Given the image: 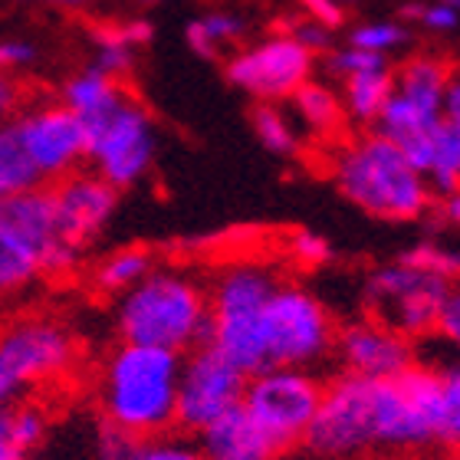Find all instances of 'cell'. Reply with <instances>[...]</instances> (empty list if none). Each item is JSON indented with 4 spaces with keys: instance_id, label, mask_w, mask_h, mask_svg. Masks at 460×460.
<instances>
[{
    "instance_id": "cell-25",
    "label": "cell",
    "mask_w": 460,
    "mask_h": 460,
    "mask_svg": "<svg viewBox=\"0 0 460 460\" xmlns=\"http://www.w3.org/2000/svg\"><path fill=\"white\" fill-rule=\"evenodd\" d=\"M33 188H43L40 174L33 172L30 158L20 148L10 122L0 125V201H10V198L27 194Z\"/></svg>"
},
{
    "instance_id": "cell-5",
    "label": "cell",
    "mask_w": 460,
    "mask_h": 460,
    "mask_svg": "<svg viewBox=\"0 0 460 460\" xmlns=\"http://www.w3.org/2000/svg\"><path fill=\"white\" fill-rule=\"evenodd\" d=\"M279 273L260 260H234L208 287V342L243 375L263 372L260 309L277 289Z\"/></svg>"
},
{
    "instance_id": "cell-22",
    "label": "cell",
    "mask_w": 460,
    "mask_h": 460,
    "mask_svg": "<svg viewBox=\"0 0 460 460\" xmlns=\"http://www.w3.org/2000/svg\"><path fill=\"white\" fill-rule=\"evenodd\" d=\"M392 66L368 69V73H355V76L339 79V99H342L345 119H352L358 125H375L385 102L392 99Z\"/></svg>"
},
{
    "instance_id": "cell-13",
    "label": "cell",
    "mask_w": 460,
    "mask_h": 460,
    "mask_svg": "<svg viewBox=\"0 0 460 460\" xmlns=\"http://www.w3.org/2000/svg\"><path fill=\"white\" fill-rule=\"evenodd\" d=\"M313 69L316 57L287 30L237 47L227 59V79L257 102H289L293 93L313 79Z\"/></svg>"
},
{
    "instance_id": "cell-26",
    "label": "cell",
    "mask_w": 460,
    "mask_h": 460,
    "mask_svg": "<svg viewBox=\"0 0 460 460\" xmlns=\"http://www.w3.org/2000/svg\"><path fill=\"white\" fill-rule=\"evenodd\" d=\"M253 132L267 152L289 158L299 152V125L279 102H257L253 109Z\"/></svg>"
},
{
    "instance_id": "cell-11",
    "label": "cell",
    "mask_w": 460,
    "mask_h": 460,
    "mask_svg": "<svg viewBox=\"0 0 460 460\" xmlns=\"http://www.w3.org/2000/svg\"><path fill=\"white\" fill-rule=\"evenodd\" d=\"M313 454L329 460L358 457L375 451V382L339 375L323 385V398L303 441Z\"/></svg>"
},
{
    "instance_id": "cell-36",
    "label": "cell",
    "mask_w": 460,
    "mask_h": 460,
    "mask_svg": "<svg viewBox=\"0 0 460 460\" xmlns=\"http://www.w3.org/2000/svg\"><path fill=\"white\" fill-rule=\"evenodd\" d=\"M37 59V47L27 43V40H0V73H10L13 69H27L30 63Z\"/></svg>"
},
{
    "instance_id": "cell-33",
    "label": "cell",
    "mask_w": 460,
    "mask_h": 460,
    "mask_svg": "<svg viewBox=\"0 0 460 460\" xmlns=\"http://www.w3.org/2000/svg\"><path fill=\"white\" fill-rule=\"evenodd\" d=\"M382 66H388V59L378 57V53H368V49L349 47V43L329 49V73L339 79L355 76V73H368V69H382Z\"/></svg>"
},
{
    "instance_id": "cell-10",
    "label": "cell",
    "mask_w": 460,
    "mask_h": 460,
    "mask_svg": "<svg viewBox=\"0 0 460 460\" xmlns=\"http://www.w3.org/2000/svg\"><path fill=\"white\" fill-rule=\"evenodd\" d=\"M89 128L86 168L96 172L109 188L122 194L148 178L158 152V132L148 109L138 99L125 96L109 115Z\"/></svg>"
},
{
    "instance_id": "cell-7",
    "label": "cell",
    "mask_w": 460,
    "mask_h": 460,
    "mask_svg": "<svg viewBox=\"0 0 460 460\" xmlns=\"http://www.w3.org/2000/svg\"><path fill=\"white\" fill-rule=\"evenodd\" d=\"M454 293L451 279L431 277L404 263H388L368 273L362 287V303L368 319L382 323L385 329L398 332L402 339L431 336L438 326V313Z\"/></svg>"
},
{
    "instance_id": "cell-3",
    "label": "cell",
    "mask_w": 460,
    "mask_h": 460,
    "mask_svg": "<svg viewBox=\"0 0 460 460\" xmlns=\"http://www.w3.org/2000/svg\"><path fill=\"white\" fill-rule=\"evenodd\" d=\"M115 326L122 342L191 352L208 342V287L188 270L155 267L119 296Z\"/></svg>"
},
{
    "instance_id": "cell-23",
    "label": "cell",
    "mask_w": 460,
    "mask_h": 460,
    "mask_svg": "<svg viewBox=\"0 0 460 460\" xmlns=\"http://www.w3.org/2000/svg\"><path fill=\"white\" fill-rule=\"evenodd\" d=\"M243 20L237 13H227V10H211V13H201L194 17L184 30L188 37V47L204 59H217L227 47H237L240 37H243Z\"/></svg>"
},
{
    "instance_id": "cell-45",
    "label": "cell",
    "mask_w": 460,
    "mask_h": 460,
    "mask_svg": "<svg viewBox=\"0 0 460 460\" xmlns=\"http://www.w3.org/2000/svg\"><path fill=\"white\" fill-rule=\"evenodd\" d=\"M339 4H342V7H345V4H352V0H339Z\"/></svg>"
},
{
    "instance_id": "cell-8",
    "label": "cell",
    "mask_w": 460,
    "mask_h": 460,
    "mask_svg": "<svg viewBox=\"0 0 460 460\" xmlns=\"http://www.w3.org/2000/svg\"><path fill=\"white\" fill-rule=\"evenodd\" d=\"M319 398H323V382L306 368H263L257 375H247L240 408L257 421L277 454H287L306 441Z\"/></svg>"
},
{
    "instance_id": "cell-14",
    "label": "cell",
    "mask_w": 460,
    "mask_h": 460,
    "mask_svg": "<svg viewBox=\"0 0 460 460\" xmlns=\"http://www.w3.org/2000/svg\"><path fill=\"white\" fill-rule=\"evenodd\" d=\"M247 388V375L227 362L211 345H198L181 355L178 394H174V428L184 434L204 431L230 408H237Z\"/></svg>"
},
{
    "instance_id": "cell-21",
    "label": "cell",
    "mask_w": 460,
    "mask_h": 460,
    "mask_svg": "<svg viewBox=\"0 0 460 460\" xmlns=\"http://www.w3.org/2000/svg\"><path fill=\"white\" fill-rule=\"evenodd\" d=\"M289 102H293V112H289L293 115V122L303 125L309 135L326 138V142H342L349 119H345L339 89L309 79L306 86H299L296 93H293Z\"/></svg>"
},
{
    "instance_id": "cell-2",
    "label": "cell",
    "mask_w": 460,
    "mask_h": 460,
    "mask_svg": "<svg viewBox=\"0 0 460 460\" xmlns=\"http://www.w3.org/2000/svg\"><path fill=\"white\" fill-rule=\"evenodd\" d=\"M329 174L342 198L378 221H418L431 211L434 191L408 158L378 132L342 138L329 158Z\"/></svg>"
},
{
    "instance_id": "cell-43",
    "label": "cell",
    "mask_w": 460,
    "mask_h": 460,
    "mask_svg": "<svg viewBox=\"0 0 460 460\" xmlns=\"http://www.w3.org/2000/svg\"><path fill=\"white\" fill-rule=\"evenodd\" d=\"M37 4H49V7H83L86 0H37Z\"/></svg>"
},
{
    "instance_id": "cell-12",
    "label": "cell",
    "mask_w": 460,
    "mask_h": 460,
    "mask_svg": "<svg viewBox=\"0 0 460 460\" xmlns=\"http://www.w3.org/2000/svg\"><path fill=\"white\" fill-rule=\"evenodd\" d=\"M10 128L43 184H53L86 168L89 128L59 99L20 106V112L10 119Z\"/></svg>"
},
{
    "instance_id": "cell-35",
    "label": "cell",
    "mask_w": 460,
    "mask_h": 460,
    "mask_svg": "<svg viewBox=\"0 0 460 460\" xmlns=\"http://www.w3.org/2000/svg\"><path fill=\"white\" fill-rule=\"evenodd\" d=\"M135 438L132 434L119 431V428H112V424L102 421V428H99V438H96V454L99 460H128L135 451Z\"/></svg>"
},
{
    "instance_id": "cell-4",
    "label": "cell",
    "mask_w": 460,
    "mask_h": 460,
    "mask_svg": "<svg viewBox=\"0 0 460 460\" xmlns=\"http://www.w3.org/2000/svg\"><path fill=\"white\" fill-rule=\"evenodd\" d=\"M79 263L57 234L47 184L0 201V299L17 296L40 277H63Z\"/></svg>"
},
{
    "instance_id": "cell-42",
    "label": "cell",
    "mask_w": 460,
    "mask_h": 460,
    "mask_svg": "<svg viewBox=\"0 0 460 460\" xmlns=\"http://www.w3.org/2000/svg\"><path fill=\"white\" fill-rule=\"evenodd\" d=\"M0 460H27V454L10 438V408L4 404H0Z\"/></svg>"
},
{
    "instance_id": "cell-38",
    "label": "cell",
    "mask_w": 460,
    "mask_h": 460,
    "mask_svg": "<svg viewBox=\"0 0 460 460\" xmlns=\"http://www.w3.org/2000/svg\"><path fill=\"white\" fill-rule=\"evenodd\" d=\"M289 37H296L303 47L316 57V53H326V49H332V33H329L326 27H319V23H313V20L306 17H299L296 20V27L287 30Z\"/></svg>"
},
{
    "instance_id": "cell-28",
    "label": "cell",
    "mask_w": 460,
    "mask_h": 460,
    "mask_svg": "<svg viewBox=\"0 0 460 460\" xmlns=\"http://www.w3.org/2000/svg\"><path fill=\"white\" fill-rule=\"evenodd\" d=\"M404 43H408V27L394 23V20H368V23L349 30V47L368 49V53H378L385 59Z\"/></svg>"
},
{
    "instance_id": "cell-1",
    "label": "cell",
    "mask_w": 460,
    "mask_h": 460,
    "mask_svg": "<svg viewBox=\"0 0 460 460\" xmlns=\"http://www.w3.org/2000/svg\"><path fill=\"white\" fill-rule=\"evenodd\" d=\"M181 355L152 345L122 342L109 352L99 372V408L102 421L132 434L135 441L162 438L174 428Z\"/></svg>"
},
{
    "instance_id": "cell-32",
    "label": "cell",
    "mask_w": 460,
    "mask_h": 460,
    "mask_svg": "<svg viewBox=\"0 0 460 460\" xmlns=\"http://www.w3.org/2000/svg\"><path fill=\"white\" fill-rule=\"evenodd\" d=\"M128 460H201V451L188 438L162 434V438H148V441L135 444V451Z\"/></svg>"
},
{
    "instance_id": "cell-15",
    "label": "cell",
    "mask_w": 460,
    "mask_h": 460,
    "mask_svg": "<svg viewBox=\"0 0 460 460\" xmlns=\"http://www.w3.org/2000/svg\"><path fill=\"white\" fill-rule=\"evenodd\" d=\"M47 194L59 240L69 250H76L79 257H83V250L102 237V230L109 227L115 208H119V191L109 188L89 168H79V172L47 184Z\"/></svg>"
},
{
    "instance_id": "cell-18",
    "label": "cell",
    "mask_w": 460,
    "mask_h": 460,
    "mask_svg": "<svg viewBox=\"0 0 460 460\" xmlns=\"http://www.w3.org/2000/svg\"><path fill=\"white\" fill-rule=\"evenodd\" d=\"M198 451L201 460H277V447L257 428L243 408H230L204 431H198Z\"/></svg>"
},
{
    "instance_id": "cell-6",
    "label": "cell",
    "mask_w": 460,
    "mask_h": 460,
    "mask_svg": "<svg viewBox=\"0 0 460 460\" xmlns=\"http://www.w3.org/2000/svg\"><path fill=\"white\" fill-rule=\"evenodd\" d=\"M263 368H306L332 355L336 319L313 289L279 279L257 323Z\"/></svg>"
},
{
    "instance_id": "cell-20",
    "label": "cell",
    "mask_w": 460,
    "mask_h": 460,
    "mask_svg": "<svg viewBox=\"0 0 460 460\" xmlns=\"http://www.w3.org/2000/svg\"><path fill=\"white\" fill-rule=\"evenodd\" d=\"M125 96H128V89L122 86V79L109 76L99 66L79 69L59 89V102L73 115H79L86 125L99 122L102 115H109Z\"/></svg>"
},
{
    "instance_id": "cell-19",
    "label": "cell",
    "mask_w": 460,
    "mask_h": 460,
    "mask_svg": "<svg viewBox=\"0 0 460 460\" xmlns=\"http://www.w3.org/2000/svg\"><path fill=\"white\" fill-rule=\"evenodd\" d=\"M392 76L394 96H402L404 102H411V106L424 109V112L441 115L444 93L457 79V73H454L451 59L441 57V53H418V57L404 59Z\"/></svg>"
},
{
    "instance_id": "cell-29",
    "label": "cell",
    "mask_w": 460,
    "mask_h": 460,
    "mask_svg": "<svg viewBox=\"0 0 460 460\" xmlns=\"http://www.w3.org/2000/svg\"><path fill=\"white\" fill-rule=\"evenodd\" d=\"M93 43H96V63H93V66H99L102 73H109V76H115V79H122L125 73L132 69L135 47L125 43V37L119 33L115 23L99 27L96 33H93Z\"/></svg>"
},
{
    "instance_id": "cell-46",
    "label": "cell",
    "mask_w": 460,
    "mask_h": 460,
    "mask_svg": "<svg viewBox=\"0 0 460 460\" xmlns=\"http://www.w3.org/2000/svg\"><path fill=\"white\" fill-rule=\"evenodd\" d=\"M447 4H457V0H447Z\"/></svg>"
},
{
    "instance_id": "cell-30",
    "label": "cell",
    "mask_w": 460,
    "mask_h": 460,
    "mask_svg": "<svg viewBox=\"0 0 460 460\" xmlns=\"http://www.w3.org/2000/svg\"><path fill=\"white\" fill-rule=\"evenodd\" d=\"M47 431H49V421L40 404L33 402L10 404V438H13V444L23 454L37 451L40 444H43V438H47Z\"/></svg>"
},
{
    "instance_id": "cell-40",
    "label": "cell",
    "mask_w": 460,
    "mask_h": 460,
    "mask_svg": "<svg viewBox=\"0 0 460 460\" xmlns=\"http://www.w3.org/2000/svg\"><path fill=\"white\" fill-rule=\"evenodd\" d=\"M434 332H438L441 339H447V342H457L460 339V296H457V289L447 296V303H444L441 313H438V326H434Z\"/></svg>"
},
{
    "instance_id": "cell-41",
    "label": "cell",
    "mask_w": 460,
    "mask_h": 460,
    "mask_svg": "<svg viewBox=\"0 0 460 460\" xmlns=\"http://www.w3.org/2000/svg\"><path fill=\"white\" fill-rule=\"evenodd\" d=\"M438 221V227H457L460 221V194H438L428 211Z\"/></svg>"
},
{
    "instance_id": "cell-31",
    "label": "cell",
    "mask_w": 460,
    "mask_h": 460,
    "mask_svg": "<svg viewBox=\"0 0 460 460\" xmlns=\"http://www.w3.org/2000/svg\"><path fill=\"white\" fill-rule=\"evenodd\" d=\"M404 20L411 23H421L424 30L431 33H454L457 30V4H447V0H421V4H404L402 10Z\"/></svg>"
},
{
    "instance_id": "cell-27",
    "label": "cell",
    "mask_w": 460,
    "mask_h": 460,
    "mask_svg": "<svg viewBox=\"0 0 460 460\" xmlns=\"http://www.w3.org/2000/svg\"><path fill=\"white\" fill-rule=\"evenodd\" d=\"M398 263L421 270V273H431V277L451 279V283L457 279V270H460L457 250H451L447 243H441V240H428V237L411 243L408 250H402Z\"/></svg>"
},
{
    "instance_id": "cell-24",
    "label": "cell",
    "mask_w": 460,
    "mask_h": 460,
    "mask_svg": "<svg viewBox=\"0 0 460 460\" xmlns=\"http://www.w3.org/2000/svg\"><path fill=\"white\" fill-rule=\"evenodd\" d=\"M152 270H155V257L148 250L122 247V250H115V253H109V257L99 263L93 283H96V289L106 293V296H122V293H128L138 279L148 277Z\"/></svg>"
},
{
    "instance_id": "cell-37",
    "label": "cell",
    "mask_w": 460,
    "mask_h": 460,
    "mask_svg": "<svg viewBox=\"0 0 460 460\" xmlns=\"http://www.w3.org/2000/svg\"><path fill=\"white\" fill-rule=\"evenodd\" d=\"M299 7H303V17L319 23V27H326L329 33L336 27H342L345 10L339 0H299Z\"/></svg>"
},
{
    "instance_id": "cell-17",
    "label": "cell",
    "mask_w": 460,
    "mask_h": 460,
    "mask_svg": "<svg viewBox=\"0 0 460 460\" xmlns=\"http://www.w3.org/2000/svg\"><path fill=\"white\" fill-rule=\"evenodd\" d=\"M398 152L408 158L414 172L421 174L428 188L438 194H457L460 184V122H441L428 128L421 138L404 145Z\"/></svg>"
},
{
    "instance_id": "cell-39",
    "label": "cell",
    "mask_w": 460,
    "mask_h": 460,
    "mask_svg": "<svg viewBox=\"0 0 460 460\" xmlns=\"http://www.w3.org/2000/svg\"><path fill=\"white\" fill-rule=\"evenodd\" d=\"M23 106V89L10 73H0V125H7Z\"/></svg>"
},
{
    "instance_id": "cell-16",
    "label": "cell",
    "mask_w": 460,
    "mask_h": 460,
    "mask_svg": "<svg viewBox=\"0 0 460 460\" xmlns=\"http://www.w3.org/2000/svg\"><path fill=\"white\" fill-rule=\"evenodd\" d=\"M332 355L342 365V375H355V378H372V382H385L402 375L408 365H414V345L402 339L398 332L385 329L375 319H355L349 326H336V342H332Z\"/></svg>"
},
{
    "instance_id": "cell-9",
    "label": "cell",
    "mask_w": 460,
    "mask_h": 460,
    "mask_svg": "<svg viewBox=\"0 0 460 460\" xmlns=\"http://www.w3.org/2000/svg\"><path fill=\"white\" fill-rule=\"evenodd\" d=\"M76 362V342L53 319H20L0 332V404L27 402L40 385L53 382Z\"/></svg>"
},
{
    "instance_id": "cell-34",
    "label": "cell",
    "mask_w": 460,
    "mask_h": 460,
    "mask_svg": "<svg viewBox=\"0 0 460 460\" xmlns=\"http://www.w3.org/2000/svg\"><path fill=\"white\" fill-rule=\"evenodd\" d=\"M289 253L303 267H323V263H329V260L336 257L332 243L323 234H316V230H296L293 240H289Z\"/></svg>"
},
{
    "instance_id": "cell-44",
    "label": "cell",
    "mask_w": 460,
    "mask_h": 460,
    "mask_svg": "<svg viewBox=\"0 0 460 460\" xmlns=\"http://www.w3.org/2000/svg\"><path fill=\"white\" fill-rule=\"evenodd\" d=\"M142 7H158V4H164V0H138Z\"/></svg>"
}]
</instances>
